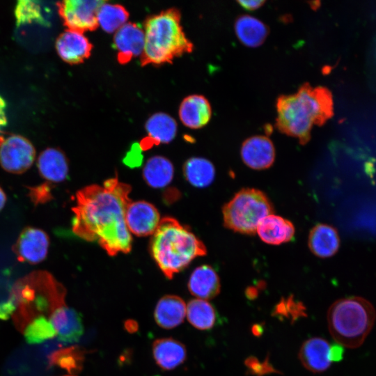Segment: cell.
Returning <instances> with one entry per match:
<instances>
[{"mask_svg":"<svg viewBox=\"0 0 376 376\" xmlns=\"http://www.w3.org/2000/svg\"><path fill=\"white\" fill-rule=\"evenodd\" d=\"M131 187L119 181L117 175L102 185L86 186L76 194L72 231L80 238L97 242L113 256L129 253L132 238L125 222Z\"/></svg>","mask_w":376,"mask_h":376,"instance_id":"1","label":"cell"},{"mask_svg":"<svg viewBox=\"0 0 376 376\" xmlns=\"http://www.w3.org/2000/svg\"><path fill=\"white\" fill-rule=\"evenodd\" d=\"M276 107L277 129L297 139L302 145L310 140L314 125L322 126L334 116L331 91L324 86L313 87L308 83L293 94L279 96Z\"/></svg>","mask_w":376,"mask_h":376,"instance_id":"2","label":"cell"},{"mask_svg":"<svg viewBox=\"0 0 376 376\" xmlns=\"http://www.w3.org/2000/svg\"><path fill=\"white\" fill-rule=\"evenodd\" d=\"M150 253L164 276L171 279L198 256L206 255L204 244L177 219H161L152 234Z\"/></svg>","mask_w":376,"mask_h":376,"instance_id":"3","label":"cell"},{"mask_svg":"<svg viewBox=\"0 0 376 376\" xmlns=\"http://www.w3.org/2000/svg\"><path fill=\"white\" fill-rule=\"evenodd\" d=\"M178 10L169 8L148 17L144 24L145 45L142 65H159L192 52L194 45L181 25Z\"/></svg>","mask_w":376,"mask_h":376,"instance_id":"4","label":"cell"},{"mask_svg":"<svg viewBox=\"0 0 376 376\" xmlns=\"http://www.w3.org/2000/svg\"><path fill=\"white\" fill-rule=\"evenodd\" d=\"M376 318L373 304L361 297H350L334 302L327 313L329 331L337 344L347 348L361 346Z\"/></svg>","mask_w":376,"mask_h":376,"instance_id":"5","label":"cell"},{"mask_svg":"<svg viewBox=\"0 0 376 376\" xmlns=\"http://www.w3.org/2000/svg\"><path fill=\"white\" fill-rule=\"evenodd\" d=\"M66 290L49 272H33L18 280L13 285L10 298L19 307L23 321L29 317L49 310L50 314L57 308L65 304Z\"/></svg>","mask_w":376,"mask_h":376,"instance_id":"6","label":"cell"},{"mask_svg":"<svg viewBox=\"0 0 376 376\" xmlns=\"http://www.w3.org/2000/svg\"><path fill=\"white\" fill-rule=\"evenodd\" d=\"M272 212L266 194L253 188L241 189L222 208L224 226L246 235H254L260 222Z\"/></svg>","mask_w":376,"mask_h":376,"instance_id":"7","label":"cell"},{"mask_svg":"<svg viewBox=\"0 0 376 376\" xmlns=\"http://www.w3.org/2000/svg\"><path fill=\"white\" fill-rule=\"evenodd\" d=\"M36 150L31 142L23 136L0 135V165L6 171L21 174L33 164Z\"/></svg>","mask_w":376,"mask_h":376,"instance_id":"8","label":"cell"},{"mask_svg":"<svg viewBox=\"0 0 376 376\" xmlns=\"http://www.w3.org/2000/svg\"><path fill=\"white\" fill-rule=\"evenodd\" d=\"M104 1L65 0L57 2L58 12L70 30L84 33L98 27L97 13Z\"/></svg>","mask_w":376,"mask_h":376,"instance_id":"9","label":"cell"},{"mask_svg":"<svg viewBox=\"0 0 376 376\" xmlns=\"http://www.w3.org/2000/svg\"><path fill=\"white\" fill-rule=\"evenodd\" d=\"M49 245V239L45 231L26 227L20 233L12 249L19 261L37 264L47 257Z\"/></svg>","mask_w":376,"mask_h":376,"instance_id":"10","label":"cell"},{"mask_svg":"<svg viewBox=\"0 0 376 376\" xmlns=\"http://www.w3.org/2000/svg\"><path fill=\"white\" fill-rule=\"evenodd\" d=\"M160 220L159 211L149 202L132 201L127 207L125 212L127 227L130 233L136 236L152 235Z\"/></svg>","mask_w":376,"mask_h":376,"instance_id":"11","label":"cell"},{"mask_svg":"<svg viewBox=\"0 0 376 376\" xmlns=\"http://www.w3.org/2000/svg\"><path fill=\"white\" fill-rule=\"evenodd\" d=\"M113 44L118 61L126 63L133 58L141 56L145 45L144 31L136 23L127 22L114 33Z\"/></svg>","mask_w":376,"mask_h":376,"instance_id":"12","label":"cell"},{"mask_svg":"<svg viewBox=\"0 0 376 376\" xmlns=\"http://www.w3.org/2000/svg\"><path fill=\"white\" fill-rule=\"evenodd\" d=\"M93 45L84 33L67 29L56 40V49L60 58L67 63H82L91 53Z\"/></svg>","mask_w":376,"mask_h":376,"instance_id":"13","label":"cell"},{"mask_svg":"<svg viewBox=\"0 0 376 376\" xmlns=\"http://www.w3.org/2000/svg\"><path fill=\"white\" fill-rule=\"evenodd\" d=\"M240 153L244 163L256 170L268 169L275 159L272 141L267 136L261 135L246 139L242 145Z\"/></svg>","mask_w":376,"mask_h":376,"instance_id":"14","label":"cell"},{"mask_svg":"<svg viewBox=\"0 0 376 376\" xmlns=\"http://www.w3.org/2000/svg\"><path fill=\"white\" fill-rule=\"evenodd\" d=\"M59 340L63 343H75L79 340L84 333L81 316L74 308L65 304L56 308L49 318Z\"/></svg>","mask_w":376,"mask_h":376,"instance_id":"15","label":"cell"},{"mask_svg":"<svg viewBox=\"0 0 376 376\" xmlns=\"http://www.w3.org/2000/svg\"><path fill=\"white\" fill-rule=\"evenodd\" d=\"M145 129L148 137L143 140L139 146L143 150L149 148L152 145L170 143L176 136L178 125L170 115L157 112L148 118Z\"/></svg>","mask_w":376,"mask_h":376,"instance_id":"16","label":"cell"},{"mask_svg":"<svg viewBox=\"0 0 376 376\" xmlns=\"http://www.w3.org/2000/svg\"><path fill=\"white\" fill-rule=\"evenodd\" d=\"M331 345L324 338H311L301 345L299 358L303 366L318 373L326 370L331 365Z\"/></svg>","mask_w":376,"mask_h":376,"instance_id":"17","label":"cell"},{"mask_svg":"<svg viewBox=\"0 0 376 376\" xmlns=\"http://www.w3.org/2000/svg\"><path fill=\"white\" fill-rule=\"evenodd\" d=\"M179 118L182 124L191 129H199L210 121L212 109L208 100L201 95H191L180 103Z\"/></svg>","mask_w":376,"mask_h":376,"instance_id":"18","label":"cell"},{"mask_svg":"<svg viewBox=\"0 0 376 376\" xmlns=\"http://www.w3.org/2000/svg\"><path fill=\"white\" fill-rule=\"evenodd\" d=\"M37 167L42 178L48 183H60L66 180L69 165L64 152L54 148H48L40 154Z\"/></svg>","mask_w":376,"mask_h":376,"instance_id":"19","label":"cell"},{"mask_svg":"<svg viewBox=\"0 0 376 376\" xmlns=\"http://www.w3.org/2000/svg\"><path fill=\"white\" fill-rule=\"evenodd\" d=\"M153 358L159 367L173 370L185 361L187 350L181 342L173 338H162L152 343Z\"/></svg>","mask_w":376,"mask_h":376,"instance_id":"20","label":"cell"},{"mask_svg":"<svg viewBox=\"0 0 376 376\" xmlns=\"http://www.w3.org/2000/svg\"><path fill=\"white\" fill-rule=\"evenodd\" d=\"M190 293L197 299H210L219 295L221 289L219 277L210 265L196 267L188 281Z\"/></svg>","mask_w":376,"mask_h":376,"instance_id":"21","label":"cell"},{"mask_svg":"<svg viewBox=\"0 0 376 376\" xmlns=\"http://www.w3.org/2000/svg\"><path fill=\"white\" fill-rule=\"evenodd\" d=\"M186 308L187 305L181 297L173 295H165L156 304L155 320L163 329H173L183 322Z\"/></svg>","mask_w":376,"mask_h":376,"instance_id":"22","label":"cell"},{"mask_svg":"<svg viewBox=\"0 0 376 376\" xmlns=\"http://www.w3.org/2000/svg\"><path fill=\"white\" fill-rule=\"evenodd\" d=\"M256 232L265 243L279 245L289 242L293 237L295 227L288 219L271 214L260 222Z\"/></svg>","mask_w":376,"mask_h":376,"instance_id":"23","label":"cell"},{"mask_svg":"<svg viewBox=\"0 0 376 376\" xmlns=\"http://www.w3.org/2000/svg\"><path fill=\"white\" fill-rule=\"evenodd\" d=\"M311 251L320 258L334 256L340 246V237L335 228L326 224H318L310 231L308 240Z\"/></svg>","mask_w":376,"mask_h":376,"instance_id":"24","label":"cell"},{"mask_svg":"<svg viewBox=\"0 0 376 376\" xmlns=\"http://www.w3.org/2000/svg\"><path fill=\"white\" fill-rule=\"evenodd\" d=\"M235 31L240 42L246 46L256 47L262 45L268 35V28L259 19L249 15L238 17Z\"/></svg>","mask_w":376,"mask_h":376,"instance_id":"25","label":"cell"},{"mask_svg":"<svg viewBox=\"0 0 376 376\" xmlns=\"http://www.w3.org/2000/svg\"><path fill=\"white\" fill-rule=\"evenodd\" d=\"M174 167L165 157L155 155L149 158L143 169V177L151 187L160 189L167 186L173 180Z\"/></svg>","mask_w":376,"mask_h":376,"instance_id":"26","label":"cell"},{"mask_svg":"<svg viewBox=\"0 0 376 376\" xmlns=\"http://www.w3.org/2000/svg\"><path fill=\"white\" fill-rule=\"evenodd\" d=\"M185 179L191 185L204 188L213 182L215 169L212 163L203 157H193L188 159L183 166Z\"/></svg>","mask_w":376,"mask_h":376,"instance_id":"27","label":"cell"},{"mask_svg":"<svg viewBox=\"0 0 376 376\" xmlns=\"http://www.w3.org/2000/svg\"><path fill=\"white\" fill-rule=\"evenodd\" d=\"M186 316L189 322L196 329L208 330L217 322V313L213 306L206 300L194 299L186 308Z\"/></svg>","mask_w":376,"mask_h":376,"instance_id":"28","label":"cell"},{"mask_svg":"<svg viewBox=\"0 0 376 376\" xmlns=\"http://www.w3.org/2000/svg\"><path fill=\"white\" fill-rule=\"evenodd\" d=\"M129 13L118 3L104 1L97 13V24L108 33H116L127 22Z\"/></svg>","mask_w":376,"mask_h":376,"instance_id":"29","label":"cell"},{"mask_svg":"<svg viewBox=\"0 0 376 376\" xmlns=\"http://www.w3.org/2000/svg\"><path fill=\"white\" fill-rule=\"evenodd\" d=\"M86 351L78 346L63 348L51 354L49 363L67 370L69 373L79 372L84 365Z\"/></svg>","mask_w":376,"mask_h":376,"instance_id":"30","label":"cell"},{"mask_svg":"<svg viewBox=\"0 0 376 376\" xmlns=\"http://www.w3.org/2000/svg\"><path fill=\"white\" fill-rule=\"evenodd\" d=\"M15 17L17 26L33 23L42 26L49 25V22L43 14L40 2L38 1H18L15 8Z\"/></svg>","mask_w":376,"mask_h":376,"instance_id":"31","label":"cell"},{"mask_svg":"<svg viewBox=\"0 0 376 376\" xmlns=\"http://www.w3.org/2000/svg\"><path fill=\"white\" fill-rule=\"evenodd\" d=\"M26 341L31 345L39 344L56 336L49 319L42 315L34 318L24 329Z\"/></svg>","mask_w":376,"mask_h":376,"instance_id":"32","label":"cell"},{"mask_svg":"<svg viewBox=\"0 0 376 376\" xmlns=\"http://www.w3.org/2000/svg\"><path fill=\"white\" fill-rule=\"evenodd\" d=\"M29 189V196L35 205L46 203L52 198L49 183H44Z\"/></svg>","mask_w":376,"mask_h":376,"instance_id":"33","label":"cell"},{"mask_svg":"<svg viewBox=\"0 0 376 376\" xmlns=\"http://www.w3.org/2000/svg\"><path fill=\"white\" fill-rule=\"evenodd\" d=\"M246 365L253 374L263 375L268 372H273L272 366L267 362H260L256 358L250 357L246 361Z\"/></svg>","mask_w":376,"mask_h":376,"instance_id":"34","label":"cell"},{"mask_svg":"<svg viewBox=\"0 0 376 376\" xmlns=\"http://www.w3.org/2000/svg\"><path fill=\"white\" fill-rule=\"evenodd\" d=\"M343 347L339 344L332 345L330 347V359L331 362L339 361L343 358Z\"/></svg>","mask_w":376,"mask_h":376,"instance_id":"35","label":"cell"},{"mask_svg":"<svg viewBox=\"0 0 376 376\" xmlns=\"http://www.w3.org/2000/svg\"><path fill=\"white\" fill-rule=\"evenodd\" d=\"M242 7L247 10H254L259 8L265 2L263 0L256 1H237Z\"/></svg>","mask_w":376,"mask_h":376,"instance_id":"36","label":"cell"},{"mask_svg":"<svg viewBox=\"0 0 376 376\" xmlns=\"http://www.w3.org/2000/svg\"><path fill=\"white\" fill-rule=\"evenodd\" d=\"M6 102L0 95V131L1 129L7 125L8 120L6 113Z\"/></svg>","mask_w":376,"mask_h":376,"instance_id":"37","label":"cell"},{"mask_svg":"<svg viewBox=\"0 0 376 376\" xmlns=\"http://www.w3.org/2000/svg\"><path fill=\"white\" fill-rule=\"evenodd\" d=\"M6 201V196L3 190L0 187V211L3 209Z\"/></svg>","mask_w":376,"mask_h":376,"instance_id":"38","label":"cell"},{"mask_svg":"<svg viewBox=\"0 0 376 376\" xmlns=\"http://www.w3.org/2000/svg\"><path fill=\"white\" fill-rule=\"evenodd\" d=\"M64 376H76V375H64Z\"/></svg>","mask_w":376,"mask_h":376,"instance_id":"39","label":"cell"}]
</instances>
